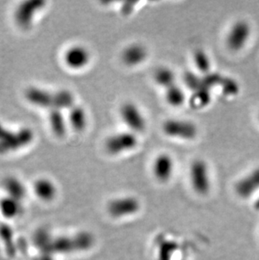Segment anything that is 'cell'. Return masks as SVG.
<instances>
[{
  "instance_id": "obj_1",
  "label": "cell",
  "mask_w": 259,
  "mask_h": 260,
  "mask_svg": "<svg viewBox=\"0 0 259 260\" xmlns=\"http://www.w3.org/2000/svg\"><path fill=\"white\" fill-rule=\"evenodd\" d=\"M190 184L193 190L200 196H206L211 191L209 167L203 159H196L190 169Z\"/></svg>"
},
{
  "instance_id": "obj_2",
  "label": "cell",
  "mask_w": 259,
  "mask_h": 260,
  "mask_svg": "<svg viewBox=\"0 0 259 260\" xmlns=\"http://www.w3.org/2000/svg\"><path fill=\"white\" fill-rule=\"evenodd\" d=\"M163 131L166 136L176 139H195L198 136V127L194 122L181 119H169L163 124Z\"/></svg>"
},
{
  "instance_id": "obj_3",
  "label": "cell",
  "mask_w": 259,
  "mask_h": 260,
  "mask_svg": "<svg viewBox=\"0 0 259 260\" xmlns=\"http://www.w3.org/2000/svg\"><path fill=\"white\" fill-rule=\"evenodd\" d=\"M138 145V137L136 133L126 131L115 133L105 141V149L111 155H119L133 150Z\"/></svg>"
},
{
  "instance_id": "obj_4",
  "label": "cell",
  "mask_w": 259,
  "mask_h": 260,
  "mask_svg": "<svg viewBox=\"0 0 259 260\" xmlns=\"http://www.w3.org/2000/svg\"><path fill=\"white\" fill-rule=\"evenodd\" d=\"M121 120L129 130L134 133H139L145 131L147 121L140 108L132 102H126L120 109Z\"/></svg>"
},
{
  "instance_id": "obj_5",
  "label": "cell",
  "mask_w": 259,
  "mask_h": 260,
  "mask_svg": "<svg viewBox=\"0 0 259 260\" xmlns=\"http://www.w3.org/2000/svg\"><path fill=\"white\" fill-rule=\"evenodd\" d=\"M141 207L140 202L133 196H122L113 199L108 203L107 212L114 218H126L136 214Z\"/></svg>"
},
{
  "instance_id": "obj_6",
  "label": "cell",
  "mask_w": 259,
  "mask_h": 260,
  "mask_svg": "<svg viewBox=\"0 0 259 260\" xmlns=\"http://www.w3.org/2000/svg\"><path fill=\"white\" fill-rule=\"evenodd\" d=\"M251 36V26L246 20H238L233 24L227 37L228 48L238 51L246 46Z\"/></svg>"
},
{
  "instance_id": "obj_7",
  "label": "cell",
  "mask_w": 259,
  "mask_h": 260,
  "mask_svg": "<svg viewBox=\"0 0 259 260\" xmlns=\"http://www.w3.org/2000/svg\"><path fill=\"white\" fill-rule=\"evenodd\" d=\"M90 61V51L82 45L69 46L63 54V62L69 69H83Z\"/></svg>"
},
{
  "instance_id": "obj_8",
  "label": "cell",
  "mask_w": 259,
  "mask_h": 260,
  "mask_svg": "<svg viewBox=\"0 0 259 260\" xmlns=\"http://www.w3.org/2000/svg\"><path fill=\"white\" fill-rule=\"evenodd\" d=\"M32 191L35 197L43 203H51L57 196V186L53 180L46 177H40L34 181Z\"/></svg>"
},
{
  "instance_id": "obj_9",
  "label": "cell",
  "mask_w": 259,
  "mask_h": 260,
  "mask_svg": "<svg viewBox=\"0 0 259 260\" xmlns=\"http://www.w3.org/2000/svg\"><path fill=\"white\" fill-rule=\"evenodd\" d=\"M174 162L168 153H161L156 157L152 164V173L156 180L161 183L168 182L174 175Z\"/></svg>"
},
{
  "instance_id": "obj_10",
  "label": "cell",
  "mask_w": 259,
  "mask_h": 260,
  "mask_svg": "<svg viewBox=\"0 0 259 260\" xmlns=\"http://www.w3.org/2000/svg\"><path fill=\"white\" fill-rule=\"evenodd\" d=\"M148 50L141 43H133L126 46L121 54V59L124 64L128 67L139 66L147 60Z\"/></svg>"
},
{
  "instance_id": "obj_11",
  "label": "cell",
  "mask_w": 259,
  "mask_h": 260,
  "mask_svg": "<svg viewBox=\"0 0 259 260\" xmlns=\"http://www.w3.org/2000/svg\"><path fill=\"white\" fill-rule=\"evenodd\" d=\"M236 193L243 199H248L259 191V168L242 178L235 185Z\"/></svg>"
},
{
  "instance_id": "obj_12",
  "label": "cell",
  "mask_w": 259,
  "mask_h": 260,
  "mask_svg": "<svg viewBox=\"0 0 259 260\" xmlns=\"http://www.w3.org/2000/svg\"><path fill=\"white\" fill-rule=\"evenodd\" d=\"M23 202L8 196L0 197V215L5 220H15L23 214Z\"/></svg>"
},
{
  "instance_id": "obj_13",
  "label": "cell",
  "mask_w": 259,
  "mask_h": 260,
  "mask_svg": "<svg viewBox=\"0 0 259 260\" xmlns=\"http://www.w3.org/2000/svg\"><path fill=\"white\" fill-rule=\"evenodd\" d=\"M3 190L5 196L23 202L27 196L26 186L19 178L8 176L3 181Z\"/></svg>"
},
{
  "instance_id": "obj_14",
  "label": "cell",
  "mask_w": 259,
  "mask_h": 260,
  "mask_svg": "<svg viewBox=\"0 0 259 260\" xmlns=\"http://www.w3.org/2000/svg\"><path fill=\"white\" fill-rule=\"evenodd\" d=\"M87 113L83 107L75 105L69 110L68 122L76 132H82L87 126Z\"/></svg>"
},
{
  "instance_id": "obj_15",
  "label": "cell",
  "mask_w": 259,
  "mask_h": 260,
  "mask_svg": "<svg viewBox=\"0 0 259 260\" xmlns=\"http://www.w3.org/2000/svg\"><path fill=\"white\" fill-rule=\"evenodd\" d=\"M51 244L54 251L58 254H70L79 251L76 235L74 237H59Z\"/></svg>"
},
{
  "instance_id": "obj_16",
  "label": "cell",
  "mask_w": 259,
  "mask_h": 260,
  "mask_svg": "<svg viewBox=\"0 0 259 260\" xmlns=\"http://www.w3.org/2000/svg\"><path fill=\"white\" fill-rule=\"evenodd\" d=\"M154 79L158 85L167 89L176 84V76L171 68L167 67H159L154 73Z\"/></svg>"
},
{
  "instance_id": "obj_17",
  "label": "cell",
  "mask_w": 259,
  "mask_h": 260,
  "mask_svg": "<svg viewBox=\"0 0 259 260\" xmlns=\"http://www.w3.org/2000/svg\"><path fill=\"white\" fill-rule=\"evenodd\" d=\"M165 99L169 105L179 107L185 102V93L181 87L177 84L165 89Z\"/></svg>"
},
{
  "instance_id": "obj_18",
  "label": "cell",
  "mask_w": 259,
  "mask_h": 260,
  "mask_svg": "<svg viewBox=\"0 0 259 260\" xmlns=\"http://www.w3.org/2000/svg\"><path fill=\"white\" fill-rule=\"evenodd\" d=\"M74 96L68 90H60L54 94V109L70 110L75 105Z\"/></svg>"
},
{
  "instance_id": "obj_19",
  "label": "cell",
  "mask_w": 259,
  "mask_h": 260,
  "mask_svg": "<svg viewBox=\"0 0 259 260\" xmlns=\"http://www.w3.org/2000/svg\"><path fill=\"white\" fill-rule=\"evenodd\" d=\"M50 124H51V127L57 136H63L66 132V120H65L64 116L62 115V113L60 110L55 109V110L51 111V115H50V119H49Z\"/></svg>"
},
{
  "instance_id": "obj_20",
  "label": "cell",
  "mask_w": 259,
  "mask_h": 260,
  "mask_svg": "<svg viewBox=\"0 0 259 260\" xmlns=\"http://www.w3.org/2000/svg\"><path fill=\"white\" fill-rule=\"evenodd\" d=\"M194 62L197 69L207 75L211 71V62L208 55L202 49H197L194 54Z\"/></svg>"
},
{
  "instance_id": "obj_21",
  "label": "cell",
  "mask_w": 259,
  "mask_h": 260,
  "mask_svg": "<svg viewBox=\"0 0 259 260\" xmlns=\"http://www.w3.org/2000/svg\"><path fill=\"white\" fill-rule=\"evenodd\" d=\"M0 238L2 239L4 245H5L6 250L8 251L9 255H13V233L10 228H8V226H1L0 227Z\"/></svg>"
},
{
  "instance_id": "obj_22",
  "label": "cell",
  "mask_w": 259,
  "mask_h": 260,
  "mask_svg": "<svg viewBox=\"0 0 259 260\" xmlns=\"http://www.w3.org/2000/svg\"><path fill=\"white\" fill-rule=\"evenodd\" d=\"M220 85H222L225 94H228V95H234V94H238L239 91L238 83L232 78H223Z\"/></svg>"
}]
</instances>
